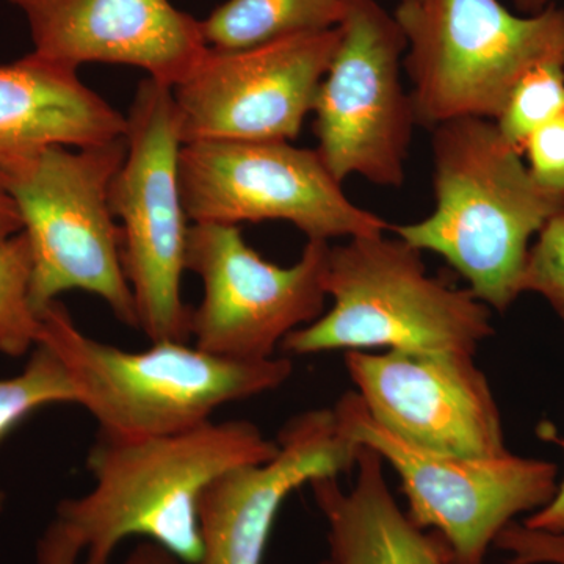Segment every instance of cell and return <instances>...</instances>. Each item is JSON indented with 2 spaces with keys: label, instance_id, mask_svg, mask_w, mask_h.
I'll use <instances>...</instances> for the list:
<instances>
[{
  "label": "cell",
  "instance_id": "6da1fadb",
  "mask_svg": "<svg viewBox=\"0 0 564 564\" xmlns=\"http://www.w3.org/2000/svg\"><path fill=\"white\" fill-rule=\"evenodd\" d=\"M434 209L391 231L441 256L497 313L524 293L530 240L564 214V192L540 184L496 122L463 118L432 129Z\"/></svg>",
  "mask_w": 564,
  "mask_h": 564
},
{
  "label": "cell",
  "instance_id": "7a4b0ae2",
  "mask_svg": "<svg viewBox=\"0 0 564 564\" xmlns=\"http://www.w3.org/2000/svg\"><path fill=\"white\" fill-rule=\"evenodd\" d=\"M278 454L248 421H209L161 436L98 434L87 458L93 488L63 500L58 516L80 538L87 564H109L126 538L143 536L182 562L202 556L198 507L220 475Z\"/></svg>",
  "mask_w": 564,
  "mask_h": 564
},
{
  "label": "cell",
  "instance_id": "3957f363",
  "mask_svg": "<svg viewBox=\"0 0 564 564\" xmlns=\"http://www.w3.org/2000/svg\"><path fill=\"white\" fill-rule=\"evenodd\" d=\"M39 343L61 356L77 404L110 436H161L195 429L225 404L276 391L293 372L285 356L234 361L187 343L122 350L82 332L58 300L41 311Z\"/></svg>",
  "mask_w": 564,
  "mask_h": 564
},
{
  "label": "cell",
  "instance_id": "277c9868",
  "mask_svg": "<svg viewBox=\"0 0 564 564\" xmlns=\"http://www.w3.org/2000/svg\"><path fill=\"white\" fill-rule=\"evenodd\" d=\"M332 310L289 334L281 350L458 351L475 355L494 334L492 311L469 289L430 276L422 251L400 237H352L329 245Z\"/></svg>",
  "mask_w": 564,
  "mask_h": 564
},
{
  "label": "cell",
  "instance_id": "5b68a950",
  "mask_svg": "<svg viewBox=\"0 0 564 564\" xmlns=\"http://www.w3.org/2000/svg\"><path fill=\"white\" fill-rule=\"evenodd\" d=\"M126 150L124 135L96 147H51L0 165L31 242L32 302L40 314L62 293L82 291L139 329L122 269L121 228L110 207L111 181Z\"/></svg>",
  "mask_w": 564,
  "mask_h": 564
},
{
  "label": "cell",
  "instance_id": "8992f818",
  "mask_svg": "<svg viewBox=\"0 0 564 564\" xmlns=\"http://www.w3.org/2000/svg\"><path fill=\"white\" fill-rule=\"evenodd\" d=\"M397 22L417 124L496 121L519 80L564 65V9L516 14L500 0H400Z\"/></svg>",
  "mask_w": 564,
  "mask_h": 564
},
{
  "label": "cell",
  "instance_id": "52a82bcc",
  "mask_svg": "<svg viewBox=\"0 0 564 564\" xmlns=\"http://www.w3.org/2000/svg\"><path fill=\"white\" fill-rule=\"evenodd\" d=\"M124 162L110 185L121 228L124 276L139 329L151 343H188L192 307L182 300L188 225L182 202L180 121L173 88L147 77L126 115Z\"/></svg>",
  "mask_w": 564,
  "mask_h": 564
},
{
  "label": "cell",
  "instance_id": "ba28073f",
  "mask_svg": "<svg viewBox=\"0 0 564 564\" xmlns=\"http://www.w3.org/2000/svg\"><path fill=\"white\" fill-rule=\"evenodd\" d=\"M339 429L381 455L399 477L411 521L433 533L451 564H485L499 534L521 514L551 502L558 467L511 454L474 458L434 454L393 436L345 392L334 404Z\"/></svg>",
  "mask_w": 564,
  "mask_h": 564
},
{
  "label": "cell",
  "instance_id": "9c48e42d",
  "mask_svg": "<svg viewBox=\"0 0 564 564\" xmlns=\"http://www.w3.org/2000/svg\"><path fill=\"white\" fill-rule=\"evenodd\" d=\"M313 113L322 161L337 181L400 188L417 118L404 90L406 39L377 0L348 2Z\"/></svg>",
  "mask_w": 564,
  "mask_h": 564
},
{
  "label": "cell",
  "instance_id": "30bf717a",
  "mask_svg": "<svg viewBox=\"0 0 564 564\" xmlns=\"http://www.w3.org/2000/svg\"><path fill=\"white\" fill-rule=\"evenodd\" d=\"M182 202L192 223H291L307 240L380 236L392 225L345 195L317 150L291 141L182 144Z\"/></svg>",
  "mask_w": 564,
  "mask_h": 564
},
{
  "label": "cell",
  "instance_id": "8fae6325",
  "mask_svg": "<svg viewBox=\"0 0 564 564\" xmlns=\"http://www.w3.org/2000/svg\"><path fill=\"white\" fill-rule=\"evenodd\" d=\"M328 250L307 240L299 261L280 267L245 242L240 226L193 223L185 269L204 288L191 315L193 345L234 361L274 358L289 334L323 314Z\"/></svg>",
  "mask_w": 564,
  "mask_h": 564
},
{
  "label": "cell",
  "instance_id": "7c38bea8",
  "mask_svg": "<svg viewBox=\"0 0 564 564\" xmlns=\"http://www.w3.org/2000/svg\"><path fill=\"white\" fill-rule=\"evenodd\" d=\"M339 36L337 28L250 50H207L173 87L182 143L295 140Z\"/></svg>",
  "mask_w": 564,
  "mask_h": 564
},
{
  "label": "cell",
  "instance_id": "4fadbf2b",
  "mask_svg": "<svg viewBox=\"0 0 564 564\" xmlns=\"http://www.w3.org/2000/svg\"><path fill=\"white\" fill-rule=\"evenodd\" d=\"M367 413L404 443L434 454H508L502 414L475 355L458 351H345Z\"/></svg>",
  "mask_w": 564,
  "mask_h": 564
},
{
  "label": "cell",
  "instance_id": "5bb4252c",
  "mask_svg": "<svg viewBox=\"0 0 564 564\" xmlns=\"http://www.w3.org/2000/svg\"><path fill=\"white\" fill-rule=\"evenodd\" d=\"M276 443L272 459L229 470L203 492L196 564H262L284 500L314 478L350 473L361 448L339 429L333 408L293 415Z\"/></svg>",
  "mask_w": 564,
  "mask_h": 564
},
{
  "label": "cell",
  "instance_id": "9a60e30c",
  "mask_svg": "<svg viewBox=\"0 0 564 564\" xmlns=\"http://www.w3.org/2000/svg\"><path fill=\"white\" fill-rule=\"evenodd\" d=\"M24 14L33 54L79 69L109 63L180 84L206 54L199 21L170 0H7Z\"/></svg>",
  "mask_w": 564,
  "mask_h": 564
},
{
  "label": "cell",
  "instance_id": "2e32d148",
  "mask_svg": "<svg viewBox=\"0 0 564 564\" xmlns=\"http://www.w3.org/2000/svg\"><path fill=\"white\" fill-rule=\"evenodd\" d=\"M77 70L33 52L0 65V165L51 147H96L126 135V115Z\"/></svg>",
  "mask_w": 564,
  "mask_h": 564
},
{
  "label": "cell",
  "instance_id": "e0dca14e",
  "mask_svg": "<svg viewBox=\"0 0 564 564\" xmlns=\"http://www.w3.org/2000/svg\"><path fill=\"white\" fill-rule=\"evenodd\" d=\"M310 488L326 524L328 551L318 564H451L437 538L397 502L373 448H359L350 488L339 475L314 478Z\"/></svg>",
  "mask_w": 564,
  "mask_h": 564
},
{
  "label": "cell",
  "instance_id": "ac0fdd59",
  "mask_svg": "<svg viewBox=\"0 0 564 564\" xmlns=\"http://www.w3.org/2000/svg\"><path fill=\"white\" fill-rule=\"evenodd\" d=\"M345 0H226L199 21L215 51H242L274 41L332 31L347 14Z\"/></svg>",
  "mask_w": 564,
  "mask_h": 564
},
{
  "label": "cell",
  "instance_id": "d6986e66",
  "mask_svg": "<svg viewBox=\"0 0 564 564\" xmlns=\"http://www.w3.org/2000/svg\"><path fill=\"white\" fill-rule=\"evenodd\" d=\"M33 256L22 231L0 245V355L22 356L40 340L41 314L32 302Z\"/></svg>",
  "mask_w": 564,
  "mask_h": 564
},
{
  "label": "cell",
  "instance_id": "ffe728a7",
  "mask_svg": "<svg viewBox=\"0 0 564 564\" xmlns=\"http://www.w3.org/2000/svg\"><path fill=\"white\" fill-rule=\"evenodd\" d=\"M57 403L77 404L76 388L61 356L39 343L20 375L0 380V440L33 411Z\"/></svg>",
  "mask_w": 564,
  "mask_h": 564
},
{
  "label": "cell",
  "instance_id": "44dd1931",
  "mask_svg": "<svg viewBox=\"0 0 564 564\" xmlns=\"http://www.w3.org/2000/svg\"><path fill=\"white\" fill-rule=\"evenodd\" d=\"M564 113V65L547 63L527 73L505 104L496 122L505 140L524 152L529 137Z\"/></svg>",
  "mask_w": 564,
  "mask_h": 564
},
{
  "label": "cell",
  "instance_id": "7402d4cb",
  "mask_svg": "<svg viewBox=\"0 0 564 564\" xmlns=\"http://www.w3.org/2000/svg\"><path fill=\"white\" fill-rule=\"evenodd\" d=\"M524 292L543 296L564 321V214L552 218L530 247Z\"/></svg>",
  "mask_w": 564,
  "mask_h": 564
},
{
  "label": "cell",
  "instance_id": "603a6c76",
  "mask_svg": "<svg viewBox=\"0 0 564 564\" xmlns=\"http://www.w3.org/2000/svg\"><path fill=\"white\" fill-rule=\"evenodd\" d=\"M524 151L534 180L545 188L564 192V113L534 131Z\"/></svg>",
  "mask_w": 564,
  "mask_h": 564
},
{
  "label": "cell",
  "instance_id": "cb8c5ba5",
  "mask_svg": "<svg viewBox=\"0 0 564 564\" xmlns=\"http://www.w3.org/2000/svg\"><path fill=\"white\" fill-rule=\"evenodd\" d=\"M494 545L507 554V564H564V538L522 522L508 525Z\"/></svg>",
  "mask_w": 564,
  "mask_h": 564
},
{
  "label": "cell",
  "instance_id": "d4e9b609",
  "mask_svg": "<svg viewBox=\"0 0 564 564\" xmlns=\"http://www.w3.org/2000/svg\"><path fill=\"white\" fill-rule=\"evenodd\" d=\"M82 554L80 538L61 519L52 522L39 544V564H77Z\"/></svg>",
  "mask_w": 564,
  "mask_h": 564
},
{
  "label": "cell",
  "instance_id": "484cf974",
  "mask_svg": "<svg viewBox=\"0 0 564 564\" xmlns=\"http://www.w3.org/2000/svg\"><path fill=\"white\" fill-rule=\"evenodd\" d=\"M541 436L544 440L554 441L563 448L564 452V437L558 436L552 426H541ZM522 524L529 529L541 530V532L560 534L564 538V478L562 484H558L555 496L552 497L551 502L544 505L540 510L527 516Z\"/></svg>",
  "mask_w": 564,
  "mask_h": 564
},
{
  "label": "cell",
  "instance_id": "4316f807",
  "mask_svg": "<svg viewBox=\"0 0 564 564\" xmlns=\"http://www.w3.org/2000/svg\"><path fill=\"white\" fill-rule=\"evenodd\" d=\"M20 232H22L20 210L0 180V245Z\"/></svg>",
  "mask_w": 564,
  "mask_h": 564
},
{
  "label": "cell",
  "instance_id": "83f0119b",
  "mask_svg": "<svg viewBox=\"0 0 564 564\" xmlns=\"http://www.w3.org/2000/svg\"><path fill=\"white\" fill-rule=\"evenodd\" d=\"M122 564H188L182 562L180 556L170 552L169 549L162 547V545L152 543L140 544L139 547L133 549L131 555L128 556Z\"/></svg>",
  "mask_w": 564,
  "mask_h": 564
},
{
  "label": "cell",
  "instance_id": "f1b7e54d",
  "mask_svg": "<svg viewBox=\"0 0 564 564\" xmlns=\"http://www.w3.org/2000/svg\"><path fill=\"white\" fill-rule=\"evenodd\" d=\"M555 0H513L516 9L521 14L541 13L549 7L554 6Z\"/></svg>",
  "mask_w": 564,
  "mask_h": 564
},
{
  "label": "cell",
  "instance_id": "f546056e",
  "mask_svg": "<svg viewBox=\"0 0 564 564\" xmlns=\"http://www.w3.org/2000/svg\"><path fill=\"white\" fill-rule=\"evenodd\" d=\"M345 2H355V0H345Z\"/></svg>",
  "mask_w": 564,
  "mask_h": 564
}]
</instances>
